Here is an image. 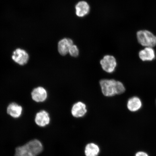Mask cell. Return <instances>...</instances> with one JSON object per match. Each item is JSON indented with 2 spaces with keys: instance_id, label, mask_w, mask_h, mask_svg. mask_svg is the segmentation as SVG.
<instances>
[{
  "instance_id": "6da1fadb",
  "label": "cell",
  "mask_w": 156,
  "mask_h": 156,
  "mask_svg": "<svg viewBox=\"0 0 156 156\" xmlns=\"http://www.w3.org/2000/svg\"><path fill=\"white\" fill-rule=\"evenodd\" d=\"M43 150V146L39 140L34 139L24 145L17 147L15 156H37Z\"/></svg>"
},
{
  "instance_id": "7a4b0ae2",
  "label": "cell",
  "mask_w": 156,
  "mask_h": 156,
  "mask_svg": "<svg viewBox=\"0 0 156 156\" xmlns=\"http://www.w3.org/2000/svg\"><path fill=\"white\" fill-rule=\"evenodd\" d=\"M138 42L144 47L154 48L156 46V36L147 30H140L136 33Z\"/></svg>"
},
{
  "instance_id": "3957f363",
  "label": "cell",
  "mask_w": 156,
  "mask_h": 156,
  "mask_svg": "<svg viewBox=\"0 0 156 156\" xmlns=\"http://www.w3.org/2000/svg\"><path fill=\"white\" fill-rule=\"evenodd\" d=\"M116 80L103 79L100 81V85L103 94L106 97H112L116 95Z\"/></svg>"
},
{
  "instance_id": "277c9868",
  "label": "cell",
  "mask_w": 156,
  "mask_h": 156,
  "mask_svg": "<svg viewBox=\"0 0 156 156\" xmlns=\"http://www.w3.org/2000/svg\"><path fill=\"white\" fill-rule=\"evenodd\" d=\"M100 64L103 70L109 73L114 71L117 65L115 58L110 55H105L101 60Z\"/></svg>"
},
{
  "instance_id": "5b68a950",
  "label": "cell",
  "mask_w": 156,
  "mask_h": 156,
  "mask_svg": "<svg viewBox=\"0 0 156 156\" xmlns=\"http://www.w3.org/2000/svg\"><path fill=\"white\" fill-rule=\"evenodd\" d=\"M12 58L13 61L21 66L26 64L29 59V56L27 52L20 48L17 49L13 52Z\"/></svg>"
},
{
  "instance_id": "8992f818",
  "label": "cell",
  "mask_w": 156,
  "mask_h": 156,
  "mask_svg": "<svg viewBox=\"0 0 156 156\" xmlns=\"http://www.w3.org/2000/svg\"><path fill=\"white\" fill-rule=\"evenodd\" d=\"M32 98L37 102H43L47 98L48 93L46 90L42 87L35 88L31 93Z\"/></svg>"
},
{
  "instance_id": "52a82bcc",
  "label": "cell",
  "mask_w": 156,
  "mask_h": 156,
  "mask_svg": "<svg viewBox=\"0 0 156 156\" xmlns=\"http://www.w3.org/2000/svg\"><path fill=\"white\" fill-rule=\"evenodd\" d=\"M35 122L40 127L47 126L50 122V118L48 113L44 110L40 111L37 113L35 117Z\"/></svg>"
},
{
  "instance_id": "ba28073f",
  "label": "cell",
  "mask_w": 156,
  "mask_h": 156,
  "mask_svg": "<svg viewBox=\"0 0 156 156\" xmlns=\"http://www.w3.org/2000/svg\"><path fill=\"white\" fill-rule=\"evenodd\" d=\"M139 56L142 61H153L156 58L155 51L153 48L146 47L140 51Z\"/></svg>"
},
{
  "instance_id": "9c48e42d",
  "label": "cell",
  "mask_w": 156,
  "mask_h": 156,
  "mask_svg": "<svg viewBox=\"0 0 156 156\" xmlns=\"http://www.w3.org/2000/svg\"><path fill=\"white\" fill-rule=\"evenodd\" d=\"M87 107L84 103L78 102L73 105L71 113L76 118H81L85 115L87 112Z\"/></svg>"
},
{
  "instance_id": "30bf717a",
  "label": "cell",
  "mask_w": 156,
  "mask_h": 156,
  "mask_svg": "<svg viewBox=\"0 0 156 156\" xmlns=\"http://www.w3.org/2000/svg\"><path fill=\"white\" fill-rule=\"evenodd\" d=\"M73 44V41L71 39H63L58 43V51L61 55H66L69 52L70 48Z\"/></svg>"
},
{
  "instance_id": "8fae6325",
  "label": "cell",
  "mask_w": 156,
  "mask_h": 156,
  "mask_svg": "<svg viewBox=\"0 0 156 156\" xmlns=\"http://www.w3.org/2000/svg\"><path fill=\"white\" fill-rule=\"evenodd\" d=\"M76 14L79 17H83L89 12L90 7L87 2L80 1L77 3L75 7Z\"/></svg>"
},
{
  "instance_id": "7c38bea8",
  "label": "cell",
  "mask_w": 156,
  "mask_h": 156,
  "mask_svg": "<svg viewBox=\"0 0 156 156\" xmlns=\"http://www.w3.org/2000/svg\"><path fill=\"white\" fill-rule=\"evenodd\" d=\"M22 107L16 103H12L10 104L7 108V113L13 118H17L22 114Z\"/></svg>"
},
{
  "instance_id": "4fadbf2b",
  "label": "cell",
  "mask_w": 156,
  "mask_h": 156,
  "mask_svg": "<svg viewBox=\"0 0 156 156\" xmlns=\"http://www.w3.org/2000/svg\"><path fill=\"white\" fill-rule=\"evenodd\" d=\"M100 148L97 144L90 143L86 146L84 151L85 156H98L100 152Z\"/></svg>"
},
{
  "instance_id": "5bb4252c",
  "label": "cell",
  "mask_w": 156,
  "mask_h": 156,
  "mask_svg": "<svg viewBox=\"0 0 156 156\" xmlns=\"http://www.w3.org/2000/svg\"><path fill=\"white\" fill-rule=\"evenodd\" d=\"M142 106L141 100L138 97H136L130 98L127 103L128 108L132 112H136L139 110Z\"/></svg>"
},
{
  "instance_id": "9a60e30c",
  "label": "cell",
  "mask_w": 156,
  "mask_h": 156,
  "mask_svg": "<svg viewBox=\"0 0 156 156\" xmlns=\"http://www.w3.org/2000/svg\"><path fill=\"white\" fill-rule=\"evenodd\" d=\"M126 89L124 86L121 82L119 81H116L115 84L116 94H121L124 93Z\"/></svg>"
},
{
  "instance_id": "2e32d148",
  "label": "cell",
  "mask_w": 156,
  "mask_h": 156,
  "mask_svg": "<svg viewBox=\"0 0 156 156\" xmlns=\"http://www.w3.org/2000/svg\"><path fill=\"white\" fill-rule=\"evenodd\" d=\"M69 53L70 55L74 57H77L79 54V49L75 45L73 44L70 48Z\"/></svg>"
},
{
  "instance_id": "e0dca14e",
  "label": "cell",
  "mask_w": 156,
  "mask_h": 156,
  "mask_svg": "<svg viewBox=\"0 0 156 156\" xmlns=\"http://www.w3.org/2000/svg\"><path fill=\"white\" fill-rule=\"evenodd\" d=\"M135 156H149L146 152L140 151H138L136 154Z\"/></svg>"
}]
</instances>
